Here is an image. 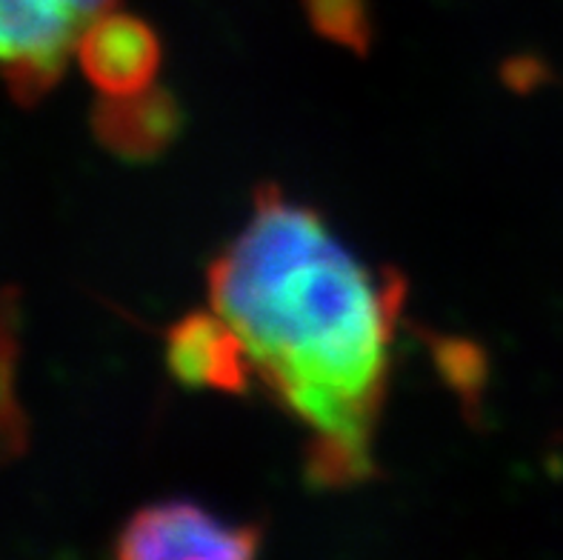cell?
I'll return each instance as SVG.
<instances>
[{"instance_id":"cell-5","label":"cell","mask_w":563,"mask_h":560,"mask_svg":"<svg viewBox=\"0 0 563 560\" xmlns=\"http://www.w3.org/2000/svg\"><path fill=\"white\" fill-rule=\"evenodd\" d=\"M166 366L186 389L246 395L252 381L250 349L221 312L184 315L166 332Z\"/></svg>"},{"instance_id":"cell-9","label":"cell","mask_w":563,"mask_h":560,"mask_svg":"<svg viewBox=\"0 0 563 560\" xmlns=\"http://www.w3.org/2000/svg\"><path fill=\"white\" fill-rule=\"evenodd\" d=\"M300 3L309 26L318 35L357 55H369L372 35H375L369 0H300Z\"/></svg>"},{"instance_id":"cell-10","label":"cell","mask_w":563,"mask_h":560,"mask_svg":"<svg viewBox=\"0 0 563 560\" xmlns=\"http://www.w3.org/2000/svg\"><path fill=\"white\" fill-rule=\"evenodd\" d=\"M543 78V64L541 61H532V57H515L507 69V80L515 89H527V86H536Z\"/></svg>"},{"instance_id":"cell-1","label":"cell","mask_w":563,"mask_h":560,"mask_svg":"<svg viewBox=\"0 0 563 560\" xmlns=\"http://www.w3.org/2000/svg\"><path fill=\"white\" fill-rule=\"evenodd\" d=\"M207 281L212 309L238 329L255 375L312 429L307 481L314 490L369 481L404 277L366 266L314 206L266 184Z\"/></svg>"},{"instance_id":"cell-6","label":"cell","mask_w":563,"mask_h":560,"mask_svg":"<svg viewBox=\"0 0 563 560\" xmlns=\"http://www.w3.org/2000/svg\"><path fill=\"white\" fill-rule=\"evenodd\" d=\"M184 129V109L166 89L103 98L92 112V132L98 143L129 164L157 161Z\"/></svg>"},{"instance_id":"cell-8","label":"cell","mask_w":563,"mask_h":560,"mask_svg":"<svg viewBox=\"0 0 563 560\" xmlns=\"http://www.w3.org/2000/svg\"><path fill=\"white\" fill-rule=\"evenodd\" d=\"M435 361L438 375L446 381L457 400L464 404L470 418H478L481 404H484L486 383H489V358L484 349L470 338L461 334H423Z\"/></svg>"},{"instance_id":"cell-2","label":"cell","mask_w":563,"mask_h":560,"mask_svg":"<svg viewBox=\"0 0 563 560\" xmlns=\"http://www.w3.org/2000/svg\"><path fill=\"white\" fill-rule=\"evenodd\" d=\"M114 0H0V75L18 103L64 78L80 32Z\"/></svg>"},{"instance_id":"cell-7","label":"cell","mask_w":563,"mask_h":560,"mask_svg":"<svg viewBox=\"0 0 563 560\" xmlns=\"http://www.w3.org/2000/svg\"><path fill=\"white\" fill-rule=\"evenodd\" d=\"M18 292L0 289V466L21 458L29 447V424L14 389L18 370Z\"/></svg>"},{"instance_id":"cell-3","label":"cell","mask_w":563,"mask_h":560,"mask_svg":"<svg viewBox=\"0 0 563 560\" xmlns=\"http://www.w3.org/2000/svg\"><path fill=\"white\" fill-rule=\"evenodd\" d=\"M264 540L257 524H232L198 501L146 504L114 535L121 560H246Z\"/></svg>"},{"instance_id":"cell-4","label":"cell","mask_w":563,"mask_h":560,"mask_svg":"<svg viewBox=\"0 0 563 560\" xmlns=\"http://www.w3.org/2000/svg\"><path fill=\"white\" fill-rule=\"evenodd\" d=\"M80 69L107 98H126L152 89L161 69V37L129 12H100L75 43Z\"/></svg>"}]
</instances>
